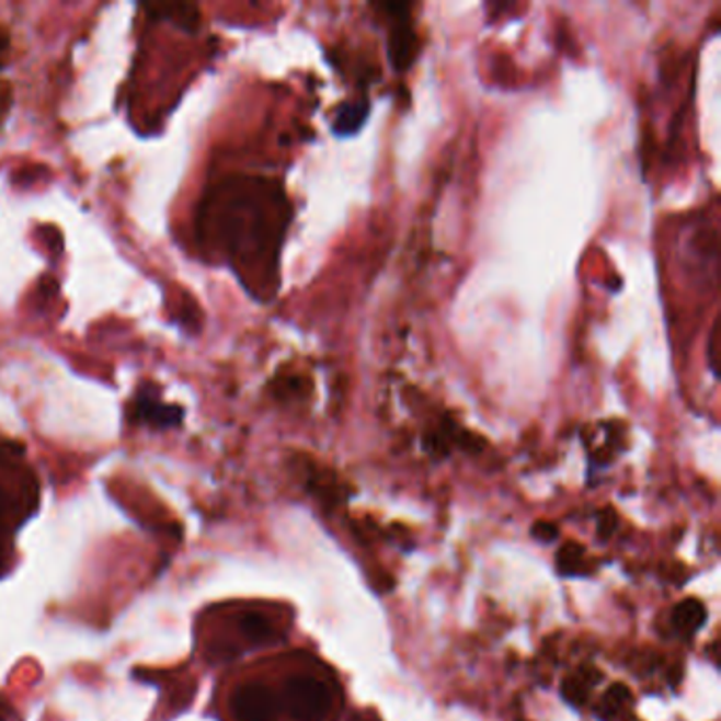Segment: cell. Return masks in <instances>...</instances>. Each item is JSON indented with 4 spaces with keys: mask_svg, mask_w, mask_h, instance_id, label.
Segmentation results:
<instances>
[{
    "mask_svg": "<svg viewBox=\"0 0 721 721\" xmlns=\"http://www.w3.org/2000/svg\"><path fill=\"white\" fill-rule=\"evenodd\" d=\"M288 218V202L277 184L231 176L206 195L199 238L236 267L250 290L275 293L277 252Z\"/></svg>",
    "mask_w": 721,
    "mask_h": 721,
    "instance_id": "1",
    "label": "cell"
},
{
    "mask_svg": "<svg viewBox=\"0 0 721 721\" xmlns=\"http://www.w3.org/2000/svg\"><path fill=\"white\" fill-rule=\"evenodd\" d=\"M282 698L286 711L295 721H324L331 713V691L311 675H295L286 679Z\"/></svg>",
    "mask_w": 721,
    "mask_h": 721,
    "instance_id": "2",
    "label": "cell"
},
{
    "mask_svg": "<svg viewBox=\"0 0 721 721\" xmlns=\"http://www.w3.org/2000/svg\"><path fill=\"white\" fill-rule=\"evenodd\" d=\"M231 711L236 721H275L279 702L265 684H241L231 696Z\"/></svg>",
    "mask_w": 721,
    "mask_h": 721,
    "instance_id": "3",
    "label": "cell"
},
{
    "mask_svg": "<svg viewBox=\"0 0 721 721\" xmlns=\"http://www.w3.org/2000/svg\"><path fill=\"white\" fill-rule=\"evenodd\" d=\"M129 420L140 425H151L157 430L179 427L184 420V411L176 404H165L159 398L157 388H140L134 402L129 404Z\"/></svg>",
    "mask_w": 721,
    "mask_h": 721,
    "instance_id": "4",
    "label": "cell"
},
{
    "mask_svg": "<svg viewBox=\"0 0 721 721\" xmlns=\"http://www.w3.org/2000/svg\"><path fill=\"white\" fill-rule=\"evenodd\" d=\"M142 9L149 13L151 20L172 22L174 26H179L182 31L195 32L202 24V13L195 4L161 2V4H145Z\"/></svg>",
    "mask_w": 721,
    "mask_h": 721,
    "instance_id": "5",
    "label": "cell"
},
{
    "mask_svg": "<svg viewBox=\"0 0 721 721\" xmlns=\"http://www.w3.org/2000/svg\"><path fill=\"white\" fill-rule=\"evenodd\" d=\"M599 679H602V673L595 666H582L575 675L565 677V682L561 686V694L571 707H582L588 702L591 691L595 690Z\"/></svg>",
    "mask_w": 721,
    "mask_h": 721,
    "instance_id": "6",
    "label": "cell"
},
{
    "mask_svg": "<svg viewBox=\"0 0 721 721\" xmlns=\"http://www.w3.org/2000/svg\"><path fill=\"white\" fill-rule=\"evenodd\" d=\"M671 622L675 627V631L679 634L691 637L700 631L707 622V607L698 599H686V602L677 603L671 616Z\"/></svg>",
    "mask_w": 721,
    "mask_h": 721,
    "instance_id": "7",
    "label": "cell"
},
{
    "mask_svg": "<svg viewBox=\"0 0 721 721\" xmlns=\"http://www.w3.org/2000/svg\"><path fill=\"white\" fill-rule=\"evenodd\" d=\"M238 627H240L241 634L254 645H273L279 641L275 627L259 611L241 614Z\"/></svg>",
    "mask_w": 721,
    "mask_h": 721,
    "instance_id": "8",
    "label": "cell"
},
{
    "mask_svg": "<svg viewBox=\"0 0 721 721\" xmlns=\"http://www.w3.org/2000/svg\"><path fill=\"white\" fill-rule=\"evenodd\" d=\"M413 52H415V34H413L411 24L404 18L402 24L398 22L393 26V31H391L390 58L393 61V66L398 70L400 68H407L413 61V56H415Z\"/></svg>",
    "mask_w": 721,
    "mask_h": 721,
    "instance_id": "9",
    "label": "cell"
},
{
    "mask_svg": "<svg viewBox=\"0 0 721 721\" xmlns=\"http://www.w3.org/2000/svg\"><path fill=\"white\" fill-rule=\"evenodd\" d=\"M631 690L625 684H614L609 690L605 691V696L597 707L599 720H618L631 707Z\"/></svg>",
    "mask_w": 721,
    "mask_h": 721,
    "instance_id": "10",
    "label": "cell"
},
{
    "mask_svg": "<svg viewBox=\"0 0 721 721\" xmlns=\"http://www.w3.org/2000/svg\"><path fill=\"white\" fill-rule=\"evenodd\" d=\"M557 570L561 575H586V554L584 548L575 541L565 543L559 552H557Z\"/></svg>",
    "mask_w": 721,
    "mask_h": 721,
    "instance_id": "11",
    "label": "cell"
},
{
    "mask_svg": "<svg viewBox=\"0 0 721 721\" xmlns=\"http://www.w3.org/2000/svg\"><path fill=\"white\" fill-rule=\"evenodd\" d=\"M366 113H368V106L364 102H360V104H350V106L341 108L339 115H336V121H334V131L336 134L358 131L362 123L366 119Z\"/></svg>",
    "mask_w": 721,
    "mask_h": 721,
    "instance_id": "12",
    "label": "cell"
},
{
    "mask_svg": "<svg viewBox=\"0 0 721 721\" xmlns=\"http://www.w3.org/2000/svg\"><path fill=\"white\" fill-rule=\"evenodd\" d=\"M618 529V518H616V512L607 511L599 514V523H597V531H599V538L602 540H609Z\"/></svg>",
    "mask_w": 721,
    "mask_h": 721,
    "instance_id": "13",
    "label": "cell"
},
{
    "mask_svg": "<svg viewBox=\"0 0 721 721\" xmlns=\"http://www.w3.org/2000/svg\"><path fill=\"white\" fill-rule=\"evenodd\" d=\"M531 536L536 540H540L541 543H552V541L559 538V527L552 525V523H548V520H540V523H536L531 527Z\"/></svg>",
    "mask_w": 721,
    "mask_h": 721,
    "instance_id": "14",
    "label": "cell"
},
{
    "mask_svg": "<svg viewBox=\"0 0 721 721\" xmlns=\"http://www.w3.org/2000/svg\"><path fill=\"white\" fill-rule=\"evenodd\" d=\"M13 104V90L7 81H0V123L7 117V113L11 111Z\"/></svg>",
    "mask_w": 721,
    "mask_h": 721,
    "instance_id": "15",
    "label": "cell"
},
{
    "mask_svg": "<svg viewBox=\"0 0 721 721\" xmlns=\"http://www.w3.org/2000/svg\"><path fill=\"white\" fill-rule=\"evenodd\" d=\"M9 511H11V497H9V493L0 487V525L7 520Z\"/></svg>",
    "mask_w": 721,
    "mask_h": 721,
    "instance_id": "16",
    "label": "cell"
},
{
    "mask_svg": "<svg viewBox=\"0 0 721 721\" xmlns=\"http://www.w3.org/2000/svg\"><path fill=\"white\" fill-rule=\"evenodd\" d=\"M9 54V34L0 28V66L7 60Z\"/></svg>",
    "mask_w": 721,
    "mask_h": 721,
    "instance_id": "17",
    "label": "cell"
},
{
    "mask_svg": "<svg viewBox=\"0 0 721 721\" xmlns=\"http://www.w3.org/2000/svg\"><path fill=\"white\" fill-rule=\"evenodd\" d=\"M9 716H11V707L4 700H0V721L9 720Z\"/></svg>",
    "mask_w": 721,
    "mask_h": 721,
    "instance_id": "18",
    "label": "cell"
},
{
    "mask_svg": "<svg viewBox=\"0 0 721 721\" xmlns=\"http://www.w3.org/2000/svg\"><path fill=\"white\" fill-rule=\"evenodd\" d=\"M352 721H366V720H364V718H362V716H356V718H354V720H352Z\"/></svg>",
    "mask_w": 721,
    "mask_h": 721,
    "instance_id": "19",
    "label": "cell"
},
{
    "mask_svg": "<svg viewBox=\"0 0 721 721\" xmlns=\"http://www.w3.org/2000/svg\"><path fill=\"white\" fill-rule=\"evenodd\" d=\"M0 568H2V563H0Z\"/></svg>",
    "mask_w": 721,
    "mask_h": 721,
    "instance_id": "20",
    "label": "cell"
}]
</instances>
